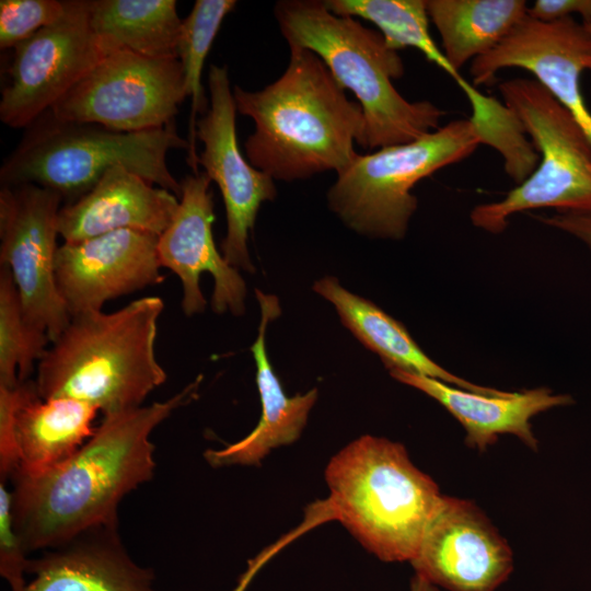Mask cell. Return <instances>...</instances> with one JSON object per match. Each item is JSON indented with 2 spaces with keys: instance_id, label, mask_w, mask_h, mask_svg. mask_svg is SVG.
I'll use <instances>...</instances> for the list:
<instances>
[{
  "instance_id": "7a4b0ae2",
  "label": "cell",
  "mask_w": 591,
  "mask_h": 591,
  "mask_svg": "<svg viewBox=\"0 0 591 591\" xmlns=\"http://www.w3.org/2000/svg\"><path fill=\"white\" fill-rule=\"evenodd\" d=\"M285 72L258 91L233 88L236 111L253 119L245 157L275 181L339 173L361 147L364 116L313 51L289 47Z\"/></svg>"
},
{
  "instance_id": "30bf717a",
  "label": "cell",
  "mask_w": 591,
  "mask_h": 591,
  "mask_svg": "<svg viewBox=\"0 0 591 591\" xmlns=\"http://www.w3.org/2000/svg\"><path fill=\"white\" fill-rule=\"evenodd\" d=\"M61 202L59 194L34 184L0 189V264L12 274L26 318L50 343L71 320L55 274Z\"/></svg>"
},
{
  "instance_id": "603a6c76",
  "label": "cell",
  "mask_w": 591,
  "mask_h": 591,
  "mask_svg": "<svg viewBox=\"0 0 591 591\" xmlns=\"http://www.w3.org/2000/svg\"><path fill=\"white\" fill-rule=\"evenodd\" d=\"M182 21L175 0H91L90 5L91 28L105 56L128 50L177 58Z\"/></svg>"
},
{
  "instance_id": "1f68e13d",
  "label": "cell",
  "mask_w": 591,
  "mask_h": 591,
  "mask_svg": "<svg viewBox=\"0 0 591 591\" xmlns=\"http://www.w3.org/2000/svg\"><path fill=\"white\" fill-rule=\"evenodd\" d=\"M302 533H303L302 529L298 528L296 531L291 532L290 534L285 536L282 540L278 541L274 545L264 549L256 557L250 559L247 561V566L245 570L241 573V576L237 579V582L230 591H246V589L253 581L254 577L265 566V564L273 556H275L283 546H286L289 542H291L293 538L298 537Z\"/></svg>"
},
{
  "instance_id": "83f0119b",
  "label": "cell",
  "mask_w": 591,
  "mask_h": 591,
  "mask_svg": "<svg viewBox=\"0 0 591 591\" xmlns=\"http://www.w3.org/2000/svg\"><path fill=\"white\" fill-rule=\"evenodd\" d=\"M67 0H1L0 48L12 49L65 13Z\"/></svg>"
},
{
  "instance_id": "8992f818",
  "label": "cell",
  "mask_w": 591,
  "mask_h": 591,
  "mask_svg": "<svg viewBox=\"0 0 591 591\" xmlns=\"http://www.w3.org/2000/svg\"><path fill=\"white\" fill-rule=\"evenodd\" d=\"M188 150L175 121L150 130L121 132L90 123L56 118L44 112L26 128L0 169L2 186L34 184L56 192L63 205L89 193L102 176L124 165L148 182L177 197L181 182L171 173L166 155Z\"/></svg>"
},
{
  "instance_id": "d6986e66",
  "label": "cell",
  "mask_w": 591,
  "mask_h": 591,
  "mask_svg": "<svg viewBox=\"0 0 591 591\" xmlns=\"http://www.w3.org/2000/svg\"><path fill=\"white\" fill-rule=\"evenodd\" d=\"M179 198L124 165L108 170L78 200L61 206L58 231L63 242H78L118 230L161 235L172 221Z\"/></svg>"
},
{
  "instance_id": "3957f363",
  "label": "cell",
  "mask_w": 591,
  "mask_h": 591,
  "mask_svg": "<svg viewBox=\"0 0 591 591\" xmlns=\"http://www.w3.org/2000/svg\"><path fill=\"white\" fill-rule=\"evenodd\" d=\"M163 310L151 296L114 312L71 316L36 366L39 396L74 398L103 416L142 406L166 380L155 354Z\"/></svg>"
},
{
  "instance_id": "9c48e42d",
  "label": "cell",
  "mask_w": 591,
  "mask_h": 591,
  "mask_svg": "<svg viewBox=\"0 0 591 591\" xmlns=\"http://www.w3.org/2000/svg\"><path fill=\"white\" fill-rule=\"evenodd\" d=\"M186 97L178 58L154 59L117 50L106 55L49 109L60 120L136 132L175 121Z\"/></svg>"
},
{
  "instance_id": "e0dca14e",
  "label": "cell",
  "mask_w": 591,
  "mask_h": 591,
  "mask_svg": "<svg viewBox=\"0 0 591 591\" xmlns=\"http://www.w3.org/2000/svg\"><path fill=\"white\" fill-rule=\"evenodd\" d=\"M158 239L127 229L59 245L56 283L70 315L102 311L108 300L161 283Z\"/></svg>"
},
{
  "instance_id": "8fae6325",
  "label": "cell",
  "mask_w": 591,
  "mask_h": 591,
  "mask_svg": "<svg viewBox=\"0 0 591 591\" xmlns=\"http://www.w3.org/2000/svg\"><path fill=\"white\" fill-rule=\"evenodd\" d=\"M91 0H67L63 15L12 48L0 119L26 128L104 57L90 24Z\"/></svg>"
},
{
  "instance_id": "4dcf8cb0",
  "label": "cell",
  "mask_w": 591,
  "mask_h": 591,
  "mask_svg": "<svg viewBox=\"0 0 591 591\" xmlns=\"http://www.w3.org/2000/svg\"><path fill=\"white\" fill-rule=\"evenodd\" d=\"M541 223L563 231L582 242L591 252V213H558L535 217Z\"/></svg>"
},
{
  "instance_id": "f546056e",
  "label": "cell",
  "mask_w": 591,
  "mask_h": 591,
  "mask_svg": "<svg viewBox=\"0 0 591 591\" xmlns=\"http://www.w3.org/2000/svg\"><path fill=\"white\" fill-rule=\"evenodd\" d=\"M530 18L551 23L579 14L583 22L591 18V0H536L529 7Z\"/></svg>"
},
{
  "instance_id": "836d02e7",
  "label": "cell",
  "mask_w": 591,
  "mask_h": 591,
  "mask_svg": "<svg viewBox=\"0 0 591 591\" xmlns=\"http://www.w3.org/2000/svg\"><path fill=\"white\" fill-rule=\"evenodd\" d=\"M583 25H584V27H586V30H587L590 38H591V18L587 22H583Z\"/></svg>"
},
{
  "instance_id": "9a60e30c",
  "label": "cell",
  "mask_w": 591,
  "mask_h": 591,
  "mask_svg": "<svg viewBox=\"0 0 591 591\" xmlns=\"http://www.w3.org/2000/svg\"><path fill=\"white\" fill-rule=\"evenodd\" d=\"M211 179L204 173L189 174L181 182L178 208L158 239L161 267L172 270L183 286L182 309L187 316L205 311L207 301L200 290V275L213 278L211 308L218 314L245 311L246 285L239 270L217 250L212 224Z\"/></svg>"
},
{
  "instance_id": "5bb4252c",
  "label": "cell",
  "mask_w": 591,
  "mask_h": 591,
  "mask_svg": "<svg viewBox=\"0 0 591 591\" xmlns=\"http://www.w3.org/2000/svg\"><path fill=\"white\" fill-rule=\"evenodd\" d=\"M505 68H521L534 76L570 113L591 142V112L580 78L591 71V38L572 16L544 23L529 15L491 51L470 67L473 84H491Z\"/></svg>"
},
{
  "instance_id": "7402d4cb",
  "label": "cell",
  "mask_w": 591,
  "mask_h": 591,
  "mask_svg": "<svg viewBox=\"0 0 591 591\" xmlns=\"http://www.w3.org/2000/svg\"><path fill=\"white\" fill-rule=\"evenodd\" d=\"M313 290L334 304L343 324L375 352L390 371L420 374L486 395L505 396L510 393L472 383L445 370L421 350L399 322L369 300L343 288L336 278L317 280Z\"/></svg>"
},
{
  "instance_id": "cb8c5ba5",
  "label": "cell",
  "mask_w": 591,
  "mask_h": 591,
  "mask_svg": "<svg viewBox=\"0 0 591 591\" xmlns=\"http://www.w3.org/2000/svg\"><path fill=\"white\" fill-rule=\"evenodd\" d=\"M449 62L460 71L491 51L529 14L524 0H426Z\"/></svg>"
},
{
  "instance_id": "ac0fdd59",
  "label": "cell",
  "mask_w": 591,
  "mask_h": 591,
  "mask_svg": "<svg viewBox=\"0 0 591 591\" xmlns=\"http://www.w3.org/2000/svg\"><path fill=\"white\" fill-rule=\"evenodd\" d=\"M20 591H158L152 569L126 551L118 523L90 529L30 559Z\"/></svg>"
},
{
  "instance_id": "2e32d148",
  "label": "cell",
  "mask_w": 591,
  "mask_h": 591,
  "mask_svg": "<svg viewBox=\"0 0 591 591\" xmlns=\"http://www.w3.org/2000/svg\"><path fill=\"white\" fill-rule=\"evenodd\" d=\"M449 591H495L513 569L510 546L472 501L443 496L410 561Z\"/></svg>"
},
{
  "instance_id": "6da1fadb",
  "label": "cell",
  "mask_w": 591,
  "mask_h": 591,
  "mask_svg": "<svg viewBox=\"0 0 591 591\" xmlns=\"http://www.w3.org/2000/svg\"><path fill=\"white\" fill-rule=\"evenodd\" d=\"M201 376L165 401L102 417L66 461L38 475L10 478L11 514L25 551L56 547L118 523V506L155 471L153 430L196 395Z\"/></svg>"
},
{
  "instance_id": "484cf974",
  "label": "cell",
  "mask_w": 591,
  "mask_h": 591,
  "mask_svg": "<svg viewBox=\"0 0 591 591\" xmlns=\"http://www.w3.org/2000/svg\"><path fill=\"white\" fill-rule=\"evenodd\" d=\"M235 5V0H197L190 13L182 21L177 58L183 67L186 96L190 100L187 164L194 174L199 173V155L196 152L197 116L206 114L210 105L201 82L202 69L224 18Z\"/></svg>"
},
{
  "instance_id": "f1b7e54d",
  "label": "cell",
  "mask_w": 591,
  "mask_h": 591,
  "mask_svg": "<svg viewBox=\"0 0 591 591\" xmlns=\"http://www.w3.org/2000/svg\"><path fill=\"white\" fill-rule=\"evenodd\" d=\"M27 555L13 526L11 491L7 483L0 480V575L8 582L10 591H20L27 582Z\"/></svg>"
},
{
  "instance_id": "4316f807",
  "label": "cell",
  "mask_w": 591,
  "mask_h": 591,
  "mask_svg": "<svg viewBox=\"0 0 591 591\" xmlns=\"http://www.w3.org/2000/svg\"><path fill=\"white\" fill-rule=\"evenodd\" d=\"M50 344L47 333L32 324L22 309L9 268L0 269V385L28 380Z\"/></svg>"
},
{
  "instance_id": "5b68a950",
  "label": "cell",
  "mask_w": 591,
  "mask_h": 591,
  "mask_svg": "<svg viewBox=\"0 0 591 591\" xmlns=\"http://www.w3.org/2000/svg\"><path fill=\"white\" fill-rule=\"evenodd\" d=\"M325 480L332 521L389 563L415 558L443 497L403 444L369 434L329 460Z\"/></svg>"
},
{
  "instance_id": "277c9868",
  "label": "cell",
  "mask_w": 591,
  "mask_h": 591,
  "mask_svg": "<svg viewBox=\"0 0 591 591\" xmlns=\"http://www.w3.org/2000/svg\"><path fill=\"white\" fill-rule=\"evenodd\" d=\"M274 14L289 47L316 54L356 96L366 124L361 148L410 142L440 127L445 111L429 101H408L394 86L404 62L379 31L334 14L324 0H281Z\"/></svg>"
},
{
  "instance_id": "4fadbf2b",
  "label": "cell",
  "mask_w": 591,
  "mask_h": 591,
  "mask_svg": "<svg viewBox=\"0 0 591 591\" xmlns=\"http://www.w3.org/2000/svg\"><path fill=\"white\" fill-rule=\"evenodd\" d=\"M99 409L68 398H43L34 380L0 385V480L38 475L69 459L94 432Z\"/></svg>"
},
{
  "instance_id": "ba28073f",
  "label": "cell",
  "mask_w": 591,
  "mask_h": 591,
  "mask_svg": "<svg viewBox=\"0 0 591 591\" xmlns=\"http://www.w3.org/2000/svg\"><path fill=\"white\" fill-rule=\"evenodd\" d=\"M483 136L467 119L447 125L410 142L356 154L327 193L329 208L356 232L401 240L417 209L414 186L470 157Z\"/></svg>"
},
{
  "instance_id": "d6a6232c",
  "label": "cell",
  "mask_w": 591,
  "mask_h": 591,
  "mask_svg": "<svg viewBox=\"0 0 591 591\" xmlns=\"http://www.w3.org/2000/svg\"><path fill=\"white\" fill-rule=\"evenodd\" d=\"M409 591H440L439 588L421 577L420 575L415 573L410 580Z\"/></svg>"
},
{
  "instance_id": "7c38bea8",
  "label": "cell",
  "mask_w": 591,
  "mask_h": 591,
  "mask_svg": "<svg viewBox=\"0 0 591 591\" xmlns=\"http://www.w3.org/2000/svg\"><path fill=\"white\" fill-rule=\"evenodd\" d=\"M208 88L210 105L196 125V137L204 146L198 164L217 184L224 202L223 257L236 269L253 273L248 233L260 205L277 195L275 179L254 167L240 150L235 125L237 111L227 66L210 65Z\"/></svg>"
},
{
  "instance_id": "ffe728a7",
  "label": "cell",
  "mask_w": 591,
  "mask_h": 591,
  "mask_svg": "<svg viewBox=\"0 0 591 591\" xmlns=\"http://www.w3.org/2000/svg\"><path fill=\"white\" fill-rule=\"evenodd\" d=\"M401 383L413 386L441 404L466 431L465 443L485 451L495 444L498 436L510 433L530 449L537 450V440L530 419L554 407L568 406L573 398L555 394L547 387L510 392L505 396L466 391L440 380L401 370H391Z\"/></svg>"
},
{
  "instance_id": "d4e9b609",
  "label": "cell",
  "mask_w": 591,
  "mask_h": 591,
  "mask_svg": "<svg viewBox=\"0 0 591 591\" xmlns=\"http://www.w3.org/2000/svg\"><path fill=\"white\" fill-rule=\"evenodd\" d=\"M336 15L360 18L373 23L387 46L396 51L419 50L429 61L447 72L466 94L473 84L447 59L429 32L426 0H324Z\"/></svg>"
},
{
  "instance_id": "52a82bcc",
  "label": "cell",
  "mask_w": 591,
  "mask_h": 591,
  "mask_svg": "<svg viewBox=\"0 0 591 591\" xmlns=\"http://www.w3.org/2000/svg\"><path fill=\"white\" fill-rule=\"evenodd\" d=\"M498 88L542 159L502 199L474 207L472 224L500 234L510 217L522 211L591 213V142L570 113L536 79L514 78Z\"/></svg>"
},
{
  "instance_id": "44dd1931",
  "label": "cell",
  "mask_w": 591,
  "mask_h": 591,
  "mask_svg": "<svg viewBox=\"0 0 591 591\" xmlns=\"http://www.w3.org/2000/svg\"><path fill=\"white\" fill-rule=\"evenodd\" d=\"M255 293L262 317L258 335L251 351L256 364V384L262 414L256 427L243 439L222 449H209L205 452V459L213 467L259 465L273 449L293 443L301 436L309 413L317 399L316 389L293 397L285 393L265 347L267 325L280 313L278 299L258 289Z\"/></svg>"
}]
</instances>
